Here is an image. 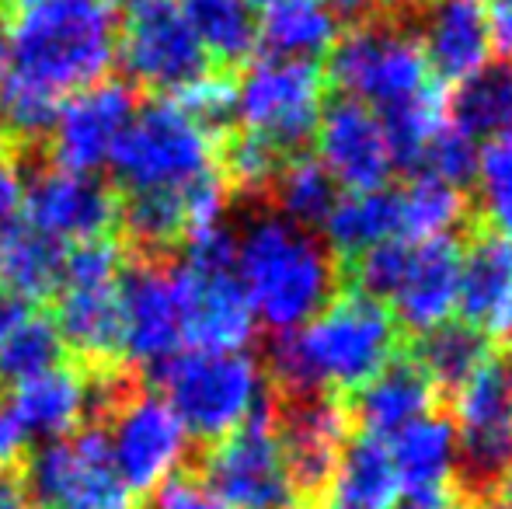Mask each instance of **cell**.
<instances>
[{"instance_id": "obj_8", "label": "cell", "mask_w": 512, "mask_h": 509, "mask_svg": "<svg viewBox=\"0 0 512 509\" xmlns=\"http://www.w3.org/2000/svg\"><path fill=\"white\" fill-rule=\"evenodd\" d=\"M457 464L471 499H485L512 475V356H488L457 391Z\"/></svg>"}, {"instance_id": "obj_34", "label": "cell", "mask_w": 512, "mask_h": 509, "mask_svg": "<svg viewBox=\"0 0 512 509\" xmlns=\"http://www.w3.org/2000/svg\"><path fill=\"white\" fill-rule=\"evenodd\" d=\"M276 203L283 210V217L297 227H321L328 220V213L338 203V182L328 175L317 157H293L279 168L276 182Z\"/></svg>"}, {"instance_id": "obj_52", "label": "cell", "mask_w": 512, "mask_h": 509, "mask_svg": "<svg viewBox=\"0 0 512 509\" xmlns=\"http://www.w3.org/2000/svg\"><path fill=\"white\" fill-rule=\"evenodd\" d=\"M321 509H349V506H342V503H331V506H321Z\"/></svg>"}, {"instance_id": "obj_14", "label": "cell", "mask_w": 512, "mask_h": 509, "mask_svg": "<svg viewBox=\"0 0 512 509\" xmlns=\"http://www.w3.org/2000/svg\"><path fill=\"white\" fill-rule=\"evenodd\" d=\"M133 112V91L115 81H98L70 95V102H60V112L49 129L56 164L74 175L98 171L112 161Z\"/></svg>"}, {"instance_id": "obj_13", "label": "cell", "mask_w": 512, "mask_h": 509, "mask_svg": "<svg viewBox=\"0 0 512 509\" xmlns=\"http://www.w3.org/2000/svg\"><path fill=\"white\" fill-rule=\"evenodd\" d=\"M349 422L352 408L331 394H286L272 426L297 496L321 499L331 489L338 457L349 443Z\"/></svg>"}, {"instance_id": "obj_46", "label": "cell", "mask_w": 512, "mask_h": 509, "mask_svg": "<svg viewBox=\"0 0 512 509\" xmlns=\"http://www.w3.org/2000/svg\"><path fill=\"white\" fill-rule=\"evenodd\" d=\"M481 7H485L492 46L512 56V0H481Z\"/></svg>"}, {"instance_id": "obj_37", "label": "cell", "mask_w": 512, "mask_h": 509, "mask_svg": "<svg viewBox=\"0 0 512 509\" xmlns=\"http://www.w3.org/2000/svg\"><path fill=\"white\" fill-rule=\"evenodd\" d=\"M478 196L488 231L512 238V129L478 154Z\"/></svg>"}, {"instance_id": "obj_40", "label": "cell", "mask_w": 512, "mask_h": 509, "mask_svg": "<svg viewBox=\"0 0 512 509\" xmlns=\"http://www.w3.org/2000/svg\"><path fill=\"white\" fill-rule=\"evenodd\" d=\"M478 154H481L478 143L467 140V136L457 133L453 126H443L436 136H432L422 164L429 175L443 178V182H450L453 189L464 192L467 185L474 182V175H478Z\"/></svg>"}, {"instance_id": "obj_19", "label": "cell", "mask_w": 512, "mask_h": 509, "mask_svg": "<svg viewBox=\"0 0 512 509\" xmlns=\"http://www.w3.org/2000/svg\"><path fill=\"white\" fill-rule=\"evenodd\" d=\"M457 307L488 342H512V238L478 231L460 252Z\"/></svg>"}, {"instance_id": "obj_28", "label": "cell", "mask_w": 512, "mask_h": 509, "mask_svg": "<svg viewBox=\"0 0 512 509\" xmlns=\"http://www.w3.org/2000/svg\"><path fill=\"white\" fill-rule=\"evenodd\" d=\"M258 42L276 60L314 63L338 42V18L324 0H272L258 21Z\"/></svg>"}, {"instance_id": "obj_36", "label": "cell", "mask_w": 512, "mask_h": 509, "mask_svg": "<svg viewBox=\"0 0 512 509\" xmlns=\"http://www.w3.org/2000/svg\"><path fill=\"white\" fill-rule=\"evenodd\" d=\"M56 112H60V98L46 95L42 88L7 74V70L0 74V133L7 140L28 143L49 136Z\"/></svg>"}, {"instance_id": "obj_12", "label": "cell", "mask_w": 512, "mask_h": 509, "mask_svg": "<svg viewBox=\"0 0 512 509\" xmlns=\"http://www.w3.org/2000/svg\"><path fill=\"white\" fill-rule=\"evenodd\" d=\"M105 440L133 496L161 489L189 457V429L161 394H129L115 401L112 433Z\"/></svg>"}, {"instance_id": "obj_49", "label": "cell", "mask_w": 512, "mask_h": 509, "mask_svg": "<svg viewBox=\"0 0 512 509\" xmlns=\"http://www.w3.org/2000/svg\"><path fill=\"white\" fill-rule=\"evenodd\" d=\"M7 67V32H4V21H0V74Z\"/></svg>"}, {"instance_id": "obj_50", "label": "cell", "mask_w": 512, "mask_h": 509, "mask_svg": "<svg viewBox=\"0 0 512 509\" xmlns=\"http://www.w3.org/2000/svg\"><path fill=\"white\" fill-rule=\"evenodd\" d=\"M502 503H506V509H512V475L502 482Z\"/></svg>"}, {"instance_id": "obj_54", "label": "cell", "mask_w": 512, "mask_h": 509, "mask_svg": "<svg viewBox=\"0 0 512 509\" xmlns=\"http://www.w3.org/2000/svg\"><path fill=\"white\" fill-rule=\"evenodd\" d=\"M105 4H108V0H105Z\"/></svg>"}, {"instance_id": "obj_5", "label": "cell", "mask_w": 512, "mask_h": 509, "mask_svg": "<svg viewBox=\"0 0 512 509\" xmlns=\"http://www.w3.org/2000/svg\"><path fill=\"white\" fill-rule=\"evenodd\" d=\"M154 374L164 387V401L189 436L223 440L265 408L262 370L244 349H182Z\"/></svg>"}, {"instance_id": "obj_41", "label": "cell", "mask_w": 512, "mask_h": 509, "mask_svg": "<svg viewBox=\"0 0 512 509\" xmlns=\"http://www.w3.org/2000/svg\"><path fill=\"white\" fill-rule=\"evenodd\" d=\"M189 116H196L203 126H223L230 116H234V81L230 77H220V74H206L199 77L196 84L182 91L175 98Z\"/></svg>"}, {"instance_id": "obj_3", "label": "cell", "mask_w": 512, "mask_h": 509, "mask_svg": "<svg viewBox=\"0 0 512 509\" xmlns=\"http://www.w3.org/2000/svg\"><path fill=\"white\" fill-rule=\"evenodd\" d=\"M7 74L63 98L91 88L115 60V18L105 0H11Z\"/></svg>"}, {"instance_id": "obj_11", "label": "cell", "mask_w": 512, "mask_h": 509, "mask_svg": "<svg viewBox=\"0 0 512 509\" xmlns=\"http://www.w3.org/2000/svg\"><path fill=\"white\" fill-rule=\"evenodd\" d=\"M206 485L230 509H290L297 503L269 408L216 443L206 457Z\"/></svg>"}, {"instance_id": "obj_44", "label": "cell", "mask_w": 512, "mask_h": 509, "mask_svg": "<svg viewBox=\"0 0 512 509\" xmlns=\"http://www.w3.org/2000/svg\"><path fill=\"white\" fill-rule=\"evenodd\" d=\"M21 203H25V182H21L18 161L7 150H0V227L11 224Z\"/></svg>"}, {"instance_id": "obj_7", "label": "cell", "mask_w": 512, "mask_h": 509, "mask_svg": "<svg viewBox=\"0 0 512 509\" xmlns=\"http://www.w3.org/2000/svg\"><path fill=\"white\" fill-rule=\"evenodd\" d=\"M324 88L328 81L317 63L265 56L234 81V116L279 154H293L317 133Z\"/></svg>"}, {"instance_id": "obj_47", "label": "cell", "mask_w": 512, "mask_h": 509, "mask_svg": "<svg viewBox=\"0 0 512 509\" xmlns=\"http://www.w3.org/2000/svg\"><path fill=\"white\" fill-rule=\"evenodd\" d=\"M0 509H35L25 482H18L11 475H0Z\"/></svg>"}, {"instance_id": "obj_17", "label": "cell", "mask_w": 512, "mask_h": 509, "mask_svg": "<svg viewBox=\"0 0 512 509\" xmlns=\"http://www.w3.org/2000/svg\"><path fill=\"white\" fill-rule=\"evenodd\" d=\"M314 136L317 154H321L317 161L328 168L335 182L349 185L352 192H373L387 185L394 171V157L373 109L352 102V98L324 102Z\"/></svg>"}, {"instance_id": "obj_39", "label": "cell", "mask_w": 512, "mask_h": 509, "mask_svg": "<svg viewBox=\"0 0 512 509\" xmlns=\"http://www.w3.org/2000/svg\"><path fill=\"white\" fill-rule=\"evenodd\" d=\"M411 252H415V241L387 238V241H380V245H373L370 252L352 258L349 279L356 283V293L377 300V304L391 300L394 290L401 286V279H405Z\"/></svg>"}, {"instance_id": "obj_1", "label": "cell", "mask_w": 512, "mask_h": 509, "mask_svg": "<svg viewBox=\"0 0 512 509\" xmlns=\"http://www.w3.org/2000/svg\"><path fill=\"white\" fill-rule=\"evenodd\" d=\"M398 339L394 314L349 290L304 328L279 335L269 349V370L286 394L359 391L394 360Z\"/></svg>"}, {"instance_id": "obj_4", "label": "cell", "mask_w": 512, "mask_h": 509, "mask_svg": "<svg viewBox=\"0 0 512 509\" xmlns=\"http://www.w3.org/2000/svg\"><path fill=\"white\" fill-rule=\"evenodd\" d=\"M108 164L129 196L189 192L192 185L220 175V150L213 129L171 98H157L133 112Z\"/></svg>"}, {"instance_id": "obj_26", "label": "cell", "mask_w": 512, "mask_h": 509, "mask_svg": "<svg viewBox=\"0 0 512 509\" xmlns=\"http://www.w3.org/2000/svg\"><path fill=\"white\" fill-rule=\"evenodd\" d=\"M63 252L60 241L46 238L28 224L0 227V290L7 297L42 300L60 290L63 279Z\"/></svg>"}, {"instance_id": "obj_23", "label": "cell", "mask_w": 512, "mask_h": 509, "mask_svg": "<svg viewBox=\"0 0 512 509\" xmlns=\"http://www.w3.org/2000/svg\"><path fill=\"white\" fill-rule=\"evenodd\" d=\"M115 279H60L56 332L91 363H108L122 353V304Z\"/></svg>"}, {"instance_id": "obj_48", "label": "cell", "mask_w": 512, "mask_h": 509, "mask_svg": "<svg viewBox=\"0 0 512 509\" xmlns=\"http://www.w3.org/2000/svg\"><path fill=\"white\" fill-rule=\"evenodd\" d=\"M21 311H25V307H21L18 300H14V297H7V293L0 290V332H4V328L11 325V321L18 318Z\"/></svg>"}, {"instance_id": "obj_18", "label": "cell", "mask_w": 512, "mask_h": 509, "mask_svg": "<svg viewBox=\"0 0 512 509\" xmlns=\"http://www.w3.org/2000/svg\"><path fill=\"white\" fill-rule=\"evenodd\" d=\"M25 224L53 241H95L119 217L112 192L98 178L74 171H46L25 189Z\"/></svg>"}, {"instance_id": "obj_32", "label": "cell", "mask_w": 512, "mask_h": 509, "mask_svg": "<svg viewBox=\"0 0 512 509\" xmlns=\"http://www.w3.org/2000/svg\"><path fill=\"white\" fill-rule=\"evenodd\" d=\"M178 4L213 60L234 67L258 46V21L248 0H178Z\"/></svg>"}, {"instance_id": "obj_16", "label": "cell", "mask_w": 512, "mask_h": 509, "mask_svg": "<svg viewBox=\"0 0 512 509\" xmlns=\"http://www.w3.org/2000/svg\"><path fill=\"white\" fill-rule=\"evenodd\" d=\"M175 272L185 321V349L237 353L255 335V314L248 307L234 269H203L182 262Z\"/></svg>"}, {"instance_id": "obj_45", "label": "cell", "mask_w": 512, "mask_h": 509, "mask_svg": "<svg viewBox=\"0 0 512 509\" xmlns=\"http://www.w3.org/2000/svg\"><path fill=\"white\" fill-rule=\"evenodd\" d=\"M21 450H25V433H21V426L14 422L11 408L0 401V475H7V468L18 464Z\"/></svg>"}, {"instance_id": "obj_43", "label": "cell", "mask_w": 512, "mask_h": 509, "mask_svg": "<svg viewBox=\"0 0 512 509\" xmlns=\"http://www.w3.org/2000/svg\"><path fill=\"white\" fill-rule=\"evenodd\" d=\"M335 11V18H352V21H384V18H401V11L422 4V0H324Z\"/></svg>"}, {"instance_id": "obj_24", "label": "cell", "mask_w": 512, "mask_h": 509, "mask_svg": "<svg viewBox=\"0 0 512 509\" xmlns=\"http://www.w3.org/2000/svg\"><path fill=\"white\" fill-rule=\"evenodd\" d=\"M95 394L98 391L81 370L56 363V367L14 384V398L7 408H11L25 440L28 436H39V440L56 443L81 426L84 415L95 405Z\"/></svg>"}, {"instance_id": "obj_10", "label": "cell", "mask_w": 512, "mask_h": 509, "mask_svg": "<svg viewBox=\"0 0 512 509\" xmlns=\"http://www.w3.org/2000/svg\"><path fill=\"white\" fill-rule=\"evenodd\" d=\"M32 506L42 509H136L102 429L70 433L32 457L25 482Z\"/></svg>"}, {"instance_id": "obj_35", "label": "cell", "mask_w": 512, "mask_h": 509, "mask_svg": "<svg viewBox=\"0 0 512 509\" xmlns=\"http://www.w3.org/2000/svg\"><path fill=\"white\" fill-rule=\"evenodd\" d=\"M63 356V339L53 318L21 311L11 325L0 332V381L21 384L42 370L56 367Z\"/></svg>"}, {"instance_id": "obj_25", "label": "cell", "mask_w": 512, "mask_h": 509, "mask_svg": "<svg viewBox=\"0 0 512 509\" xmlns=\"http://www.w3.org/2000/svg\"><path fill=\"white\" fill-rule=\"evenodd\" d=\"M432 405H436V387L425 381V374L408 356H394L370 384L356 391V422L377 440H394L408 426L432 415Z\"/></svg>"}, {"instance_id": "obj_53", "label": "cell", "mask_w": 512, "mask_h": 509, "mask_svg": "<svg viewBox=\"0 0 512 509\" xmlns=\"http://www.w3.org/2000/svg\"><path fill=\"white\" fill-rule=\"evenodd\" d=\"M248 4H262V7H269V4H272V0H248Z\"/></svg>"}, {"instance_id": "obj_9", "label": "cell", "mask_w": 512, "mask_h": 509, "mask_svg": "<svg viewBox=\"0 0 512 509\" xmlns=\"http://www.w3.org/2000/svg\"><path fill=\"white\" fill-rule=\"evenodd\" d=\"M115 53L126 74L157 95H182L209 74V56L178 0H129Z\"/></svg>"}, {"instance_id": "obj_15", "label": "cell", "mask_w": 512, "mask_h": 509, "mask_svg": "<svg viewBox=\"0 0 512 509\" xmlns=\"http://www.w3.org/2000/svg\"><path fill=\"white\" fill-rule=\"evenodd\" d=\"M122 353L140 367H164L185 349L182 300H178L175 272L157 265H136L122 272Z\"/></svg>"}, {"instance_id": "obj_27", "label": "cell", "mask_w": 512, "mask_h": 509, "mask_svg": "<svg viewBox=\"0 0 512 509\" xmlns=\"http://www.w3.org/2000/svg\"><path fill=\"white\" fill-rule=\"evenodd\" d=\"M335 503L349 509H394L401 499L398 468H394L391 443L377 440L370 433L349 436L342 457H338L335 478Z\"/></svg>"}, {"instance_id": "obj_29", "label": "cell", "mask_w": 512, "mask_h": 509, "mask_svg": "<svg viewBox=\"0 0 512 509\" xmlns=\"http://www.w3.org/2000/svg\"><path fill=\"white\" fill-rule=\"evenodd\" d=\"M446 116L467 140H495L512 129V67L485 63L478 74L464 77L446 102Z\"/></svg>"}, {"instance_id": "obj_38", "label": "cell", "mask_w": 512, "mask_h": 509, "mask_svg": "<svg viewBox=\"0 0 512 509\" xmlns=\"http://www.w3.org/2000/svg\"><path fill=\"white\" fill-rule=\"evenodd\" d=\"M286 164V154H279L272 143H265L255 133H234L220 150L223 182L237 185L241 192H265L272 189L279 168Z\"/></svg>"}, {"instance_id": "obj_51", "label": "cell", "mask_w": 512, "mask_h": 509, "mask_svg": "<svg viewBox=\"0 0 512 509\" xmlns=\"http://www.w3.org/2000/svg\"><path fill=\"white\" fill-rule=\"evenodd\" d=\"M457 509H492V506H488L485 499H467V503H464V506H457Z\"/></svg>"}, {"instance_id": "obj_33", "label": "cell", "mask_w": 512, "mask_h": 509, "mask_svg": "<svg viewBox=\"0 0 512 509\" xmlns=\"http://www.w3.org/2000/svg\"><path fill=\"white\" fill-rule=\"evenodd\" d=\"M398 210L401 234H408V241H436L450 238L453 227L467 217V196L443 178L418 171L398 192Z\"/></svg>"}, {"instance_id": "obj_20", "label": "cell", "mask_w": 512, "mask_h": 509, "mask_svg": "<svg viewBox=\"0 0 512 509\" xmlns=\"http://www.w3.org/2000/svg\"><path fill=\"white\" fill-rule=\"evenodd\" d=\"M418 46L443 81L460 84L478 74L495 49L481 0H422Z\"/></svg>"}, {"instance_id": "obj_30", "label": "cell", "mask_w": 512, "mask_h": 509, "mask_svg": "<svg viewBox=\"0 0 512 509\" xmlns=\"http://www.w3.org/2000/svg\"><path fill=\"white\" fill-rule=\"evenodd\" d=\"M488 356H492V342L478 328L464 325V321H443V325L415 335L411 363L422 370L425 381L436 391H460Z\"/></svg>"}, {"instance_id": "obj_42", "label": "cell", "mask_w": 512, "mask_h": 509, "mask_svg": "<svg viewBox=\"0 0 512 509\" xmlns=\"http://www.w3.org/2000/svg\"><path fill=\"white\" fill-rule=\"evenodd\" d=\"M150 509H230V506L209 489L203 478L175 475L157 489L154 506Z\"/></svg>"}, {"instance_id": "obj_31", "label": "cell", "mask_w": 512, "mask_h": 509, "mask_svg": "<svg viewBox=\"0 0 512 509\" xmlns=\"http://www.w3.org/2000/svg\"><path fill=\"white\" fill-rule=\"evenodd\" d=\"M321 227L328 234L331 255L359 258L363 252H370L373 245L401 234L398 192H352V196L338 199L335 210L328 213V220Z\"/></svg>"}, {"instance_id": "obj_6", "label": "cell", "mask_w": 512, "mask_h": 509, "mask_svg": "<svg viewBox=\"0 0 512 509\" xmlns=\"http://www.w3.org/2000/svg\"><path fill=\"white\" fill-rule=\"evenodd\" d=\"M328 77L342 98L380 116L429 91L432 74L418 35L401 18L363 21L331 46Z\"/></svg>"}, {"instance_id": "obj_22", "label": "cell", "mask_w": 512, "mask_h": 509, "mask_svg": "<svg viewBox=\"0 0 512 509\" xmlns=\"http://www.w3.org/2000/svg\"><path fill=\"white\" fill-rule=\"evenodd\" d=\"M460 290V248L453 238L415 241L405 279L394 290L391 307L398 328L422 335L450 321Z\"/></svg>"}, {"instance_id": "obj_2", "label": "cell", "mask_w": 512, "mask_h": 509, "mask_svg": "<svg viewBox=\"0 0 512 509\" xmlns=\"http://www.w3.org/2000/svg\"><path fill=\"white\" fill-rule=\"evenodd\" d=\"M234 272L255 321L272 332H297L342 290V265L307 227L286 217H255L237 241Z\"/></svg>"}, {"instance_id": "obj_21", "label": "cell", "mask_w": 512, "mask_h": 509, "mask_svg": "<svg viewBox=\"0 0 512 509\" xmlns=\"http://www.w3.org/2000/svg\"><path fill=\"white\" fill-rule=\"evenodd\" d=\"M401 499L415 509H450V482L457 471V433L443 415H425L391 440Z\"/></svg>"}]
</instances>
